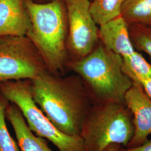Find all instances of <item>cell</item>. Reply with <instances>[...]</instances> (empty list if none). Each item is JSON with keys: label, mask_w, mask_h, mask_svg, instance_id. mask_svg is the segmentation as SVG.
Returning a JSON list of instances; mask_svg holds the SVG:
<instances>
[{"label": "cell", "mask_w": 151, "mask_h": 151, "mask_svg": "<svg viewBox=\"0 0 151 151\" xmlns=\"http://www.w3.org/2000/svg\"><path fill=\"white\" fill-rule=\"evenodd\" d=\"M68 66L80 77L93 104L124 102L133 86L123 70L122 57L103 44L85 57L70 61Z\"/></svg>", "instance_id": "3957f363"}, {"label": "cell", "mask_w": 151, "mask_h": 151, "mask_svg": "<svg viewBox=\"0 0 151 151\" xmlns=\"http://www.w3.org/2000/svg\"><path fill=\"white\" fill-rule=\"evenodd\" d=\"M30 26L25 0H0V37L26 36Z\"/></svg>", "instance_id": "9c48e42d"}, {"label": "cell", "mask_w": 151, "mask_h": 151, "mask_svg": "<svg viewBox=\"0 0 151 151\" xmlns=\"http://www.w3.org/2000/svg\"><path fill=\"white\" fill-rule=\"evenodd\" d=\"M90 1L91 2V1H93V0H90Z\"/></svg>", "instance_id": "ffe728a7"}, {"label": "cell", "mask_w": 151, "mask_h": 151, "mask_svg": "<svg viewBox=\"0 0 151 151\" xmlns=\"http://www.w3.org/2000/svg\"><path fill=\"white\" fill-rule=\"evenodd\" d=\"M123 62L124 72L133 85L138 86L141 80L151 78V65L139 53L135 51L129 56L123 57Z\"/></svg>", "instance_id": "4fadbf2b"}, {"label": "cell", "mask_w": 151, "mask_h": 151, "mask_svg": "<svg viewBox=\"0 0 151 151\" xmlns=\"http://www.w3.org/2000/svg\"><path fill=\"white\" fill-rule=\"evenodd\" d=\"M120 16L129 26L151 27V0H125Z\"/></svg>", "instance_id": "7c38bea8"}, {"label": "cell", "mask_w": 151, "mask_h": 151, "mask_svg": "<svg viewBox=\"0 0 151 151\" xmlns=\"http://www.w3.org/2000/svg\"><path fill=\"white\" fill-rule=\"evenodd\" d=\"M32 98L54 125L67 135L80 137L93 103L80 77L47 70L30 80Z\"/></svg>", "instance_id": "6da1fadb"}, {"label": "cell", "mask_w": 151, "mask_h": 151, "mask_svg": "<svg viewBox=\"0 0 151 151\" xmlns=\"http://www.w3.org/2000/svg\"><path fill=\"white\" fill-rule=\"evenodd\" d=\"M134 131L133 115L124 102L93 104L80 137L86 151H104L114 144L126 148Z\"/></svg>", "instance_id": "277c9868"}, {"label": "cell", "mask_w": 151, "mask_h": 151, "mask_svg": "<svg viewBox=\"0 0 151 151\" xmlns=\"http://www.w3.org/2000/svg\"><path fill=\"white\" fill-rule=\"evenodd\" d=\"M0 92L20 110L34 133L51 142L59 151H86L81 137L61 132L38 106L32 98L29 80L0 82Z\"/></svg>", "instance_id": "5b68a950"}, {"label": "cell", "mask_w": 151, "mask_h": 151, "mask_svg": "<svg viewBox=\"0 0 151 151\" xmlns=\"http://www.w3.org/2000/svg\"><path fill=\"white\" fill-rule=\"evenodd\" d=\"M31 26L27 37L41 54L48 70L59 74L68 66V26L65 0L39 4L25 0Z\"/></svg>", "instance_id": "7a4b0ae2"}, {"label": "cell", "mask_w": 151, "mask_h": 151, "mask_svg": "<svg viewBox=\"0 0 151 151\" xmlns=\"http://www.w3.org/2000/svg\"><path fill=\"white\" fill-rule=\"evenodd\" d=\"M125 0H93L91 2L90 12L97 25L120 16Z\"/></svg>", "instance_id": "5bb4252c"}, {"label": "cell", "mask_w": 151, "mask_h": 151, "mask_svg": "<svg viewBox=\"0 0 151 151\" xmlns=\"http://www.w3.org/2000/svg\"><path fill=\"white\" fill-rule=\"evenodd\" d=\"M5 117L13 128L21 151H54L44 138L36 135L29 128L22 111L16 105L9 103L6 108Z\"/></svg>", "instance_id": "8fae6325"}, {"label": "cell", "mask_w": 151, "mask_h": 151, "mask_svg": "<svg viewBox=\"0 0 151 151\" xmlns=\"http://www.w3.org/2000/svg\"><path fill=\"white\" fill-rule=\"evenodd\" d=\"M9 103L0 92V151H20L18 144L10 135L6 123V108Z\"/></svg>", "instance_id": "9a60e30c"}, {"label": "cell", "mask_w": 151, "mask_h": 151, "mask_svg": "<svg viewBox=\"0 0 151 151\" xmlns=\"http://www.w3.org/2000/svg\"><path fill=\"white\" fill-rule=\"evenodd\" d=\"M122 146L118 145H111L110 146H108L107 148L104 151H119Z\"/></svg>", "instance_id": "d6986e66"}, {"label": "cell", "mask_w": 151, "mask_h": 151, "mask_svg": "<svg viewBox=\"0 0 151 151\" xmlns=\"http://www.w3.org/2000/svg\"><path fill=\"white\" fill-rule=\"evenodd\" d=\"M48 70L27 36L0 37V82L34 79Z\"/></svg>", "instance_id": "8992f818"}, {"label": "cell", "mask_w": 151, "mask_h": 151, "mask_svg": "<svg viewBox=\"0 0 151 151\" xmlns=\"http://www.w3.org/2000/svg\"><path fill=\"white\" fill-rule=\"evenodd\" d=\"M68 35V51L75 60L85 57L96 47L99 28L90 12V0H65Z\"/></svg>", "instance_id": "52a82bcc"}, {"label": "cell", "mask_w": 151, "mask_h": 151, "mask_svg": "<svg viewBox=\"0 0 151 151\" xmlns=\"http://www.w3.org/2000/svg\"><path fill=\"white\" fill-rule=\"evenodd\" d=\"M130 35L134 47L145 52L151 58V27L129 25Z\"/></svg>", "instance_id": "2e32d148"}, {"label": "cell", "mask_w": 151, "mask_h": 151, "mask_svg": "<svg viewBox=\"0 0 151 151\" xmlns=\"http://www.w3.org/2000/svg\"><path fill=\"white\" fill-rule=\"evenodd\" d=\"M124 103L133 117L134 134L126 148H134L148 140L151 134V99L139 86L133 85L127 92Z\"/></svg>", "instance_id": "ba28073f"}, {"label": "cell", "mask_w": 151, "mask_h": 151, "mask_svg": "<svg viewBox=\"0 0 151 151\" xmlns=\"http://www.w3.org/2000/svg\"><path fill=\"white\" fill-rule=\"evenodd\" d=\"M119 151H151V140H147L142 145L134 148L121 147Z\"/></svg>", "instance_id": "e0dca14e"}, {"label": "cell", "mask_w": 151, "mask_h": 151, "mask_svg": "<svg viewBox=\"0 0 151 151\" xmlns=\"http://www.w3.org/2000/svg\"><path fill=\"white\" fill-rule=\"evenodd\" d=\"M99 36L106 48L123 58L135 51L130 37L129 25L121 16L99 26Z\"/></svg>", "instance_id": "30bf717a"}, {"label": "cell", "mask_w": 151, "mask_h": 151, "mask_svg": "<svg viewBox=\"0 0 151 151\" xmlns=\"http://www.w3.org/2000/svg\"><path fill=\"white\" fill-rule=\"evenodd\" d=\"M138 86H140L146 95L151 99V78L141 80Z\"/></svg>", "instance_id": "ac0fdd59"}]
</instances>
